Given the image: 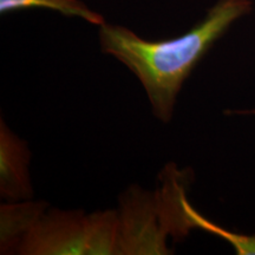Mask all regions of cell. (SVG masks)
Masks as SVG:
<instances>
[{
    "label": "cell",
    "instance_id": "1",
    "mask_svg": "<svg viewBox=\"0 0 255 255\" xmlns=\"http://www.w3.org/2000/svg\"><path fill=\"white\" fill-rule=\"evenodd\" d=\"M252 8V0H218L189 31L163 40L144 39L122 25L104 23L98 31L100 46L102 52L119 60L138 78L154 116L168 123L182 85L195 66Z\"/></svg>",
    "mask_w": 255,
    "mask_h": 255
},
{
    "label": "cell",
    "instance_id": "4",
    "mask_svg": "<svg viewBox=\"0 0 255 255\" xmlns=\"http://www.w3.org/2000/svg\"><path fill=\"white\" fill-rule=\"evenodd\" d=\"M31 151L26 141L0 120V196L9 202L33 196L30 170Z\"/></svg>",
    "mask_w": 255,
    "mask_h": 255
},
{
    "label": "cell",
    "instance_id": "3",
    "mask_svg": "<svg viewBox=\"0 0 255 255\" xmlns=\"http://www.w3.org/2000/svg\"><path fill=\"white\" fill-rule=\"evenodd\" d=\"M165 209L159 194L139 187L129 188L121 197L119 254H169Z\"/></svg>",
    "mask_w": 255,
    "mask_h": 255
},
{
    "label": "cell",
    "instance_id": "2",
    "mask_svg": "<svg viewBox=\"0 0 255 255\" xmlns=\"http://www.w3.org/2000/svg\"><path fill=\"white\" fill-rule=\"evenodd\" d=\"M119 210H46L18 254H119Z\"/></svg>",
    "mask_w": 255,
    "mask_h": 255
},
{
    "label": "cell",
    "instance_id": "5",
    "mask_svg": "<svg viewBox=\"0 0 255 255\" xmlns=\"http://www.w3.org/2000/svg\"><path fill=\"white\" fill-rule=\"evenodd\" d=\"M44 201H18L0 206V253L18 254L32 227L46 212Z\"/></svg>",
    "mask_w": 255,
    "mask_h": 255
},
{
    "label": "cell",
    "instance_id": "7",
    "mask_svg": "<svg viewBox=\"0 0 255 255\" xmlns=\"http://www.w3.org/2000/svg\"><path fill=\"white\" fill-rule=\"evenodd\" d=\"M186 210L189 221L194 228H201L203 231L209 232L212 234H215L220 238L225 239L226 241L232 244V246L237 251V254H255V235L254 237H247V235L237 234V233H232L227 231V229H223L220 226L215 225L214 222L207 220L200 213H197L188 201L186 202Z\"/></svg>",
    "mask_w": 255,
    "mask_h": 255
},
{
    "label": "cell",
    "instance_id": "6",
    "mask_svg": "<svg viewBox=\"0 0 255 255\" xmlns=\"http://www.w3.org/2000/svg\"><path fill=\"white\" fill-rule=\"evenodd\" d=\"M28 8L52 9L66 17L81 18L98 27L105 23L103 15L88 7L82 0H0L1 14Z\"/></svg>",
    "mask_w": 255,
    "mask_h": 255
}]
</instances>
